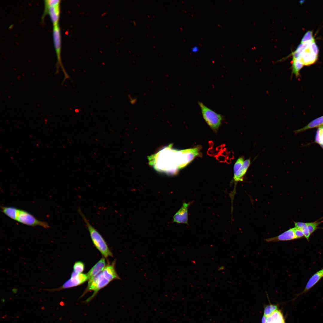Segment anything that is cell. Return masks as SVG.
I'll list each match as a JSON object with an SVG mask.
<instances>
[{"label": "cell", "instance_id": "obj_1", "mask_svg": "<svg viewBox=\"0 0 323 323\" xmlns=\"http://www.w3.org/2000/svg\"><path fill=\"white\" fill-rule=\"evenodd\" d=\"M172 144L148 157L149 164L159 172L169 175L176 174L180 169L181 151L173 148Z\"/></svg>", "mask_w": 323, "mask_h": 323}, {"label": "cell", "instance_id": "obj_2", "mask_svg": "<svg viewBox=\"0 0 323 323\" xmlns=\"http://www.w3.org/2000/svg\"><path fill=\"white\" fill-rule=\"evenodd\" d=\"M78 211L88 229L92 240L97 249L105 257L112 256V253L101 234L90 223L80 208L78 209Z\"/></svg>", "mask_w": 323, "mask_h": 323}, {"label": "cell", "instance_id": "obj_3", "mask_svg": "<svg viewBox=\"0 0 323 323\" xmlns=\"http://www.w3.org/2000/svg\"><path fill=\"white\" fill-rule=\"evenodd\" d=\"M251 164L250 159L244 160L243 156L239 157L235 162L234 166V186L232 191L230 193V197L231 200V208H233V203L234 195L236 193V186L237 183L243 180V178L246 173Z\"/></svg>", "mask_w": 323, "mask_h": 323}, {"label": "cell", "instance_id": "obj_4", "mask_svg": "<svg viewBox=\"0 0 323 323\" xmlns=\"http://www.w3.org/2000/svg\"><path fill=\"white\" fill-rule=\"evenodd\" d=\"M198 103L205 122L212 129L217 130L222 123L223 116L210 109L201 102L199 101Z\"/></svg>", "mask_w": 323, "mask_h": 323}, {"label": "cell", "instance_id": "obj_5", "mask_svg": "<svg viewBox=\"0 0 323 323\" xmlns=\"http://www.w3.org/2000/svg\"><path fill=\"white\" fill-rule=\"evenodd\" d=\"M52 34L54 46L57 59L56 74L58 73L59 68L60 67L64 75V78L63 81L64 83L66 79L69 78L70 77L64 69L61 62V35L59 24L53 26Z\"/></svg>", "mask_w": 323, "mask_h": 323}, {"label": "cell", "instance_id": "obj_6", "mask_svg": "<svg viewBox=\"0 0 323 323\" xmlns=\"http://www.w3.org/2000/svg\"><path fill=\"white\" fill-rule=\"evenodd\" d=\"M88 280L86 274L77 273L73 272L71 273L70 279L67 281L60 287L51 289H46L45 290L51 292L60 291L61 290L67 289L80 285Z\"/></svg>", "mask_w": 323, "mask_h": 323}, {"label": "cell", "instance_id": "obj_7", "mask_svg": "<svg viewBox=\"0 0 323 323\" xmlns=\"http://www.w3.org/2000/svg\"><path fill=\"white\" fill-rule=\"evenodd\" d=\"M311 43L306 48L299 54L293 52L291 53L290 55L292 56V59L299 61L304 65H309L315 63L317 60L318 55L316 54L312 50Z\"/></svg>", "mask_w": 323, "mask_h": 323}, {"label": "cell", "instance_id": "obj_8", "mask_svg": "<svg viewBox=\"0 0 323 323\" xmlns=\"http://www.w3.org/2000/svg\"><path fill=\"white\" fill-rule=\"evenodd\" d=\"M17 221L23 224L33 227L39 226L45 228L50 227L47 222L38 220L32 214L22 210H20Z\"/></svg>", "mask_w": 323, "mask_h": 323}, {"label": "cell", "instance_id": "obj_9", "mask_svg": "<svg viewBox=\"0 0 323 323\" xmlns=\"http://www.w3.org/2000/svg\"><path fill=\"white\" fill-rule=\"evenodd\" d=\"M60 3L52 5L44 4V10L42 18L47 15H49L53 26L59 24L60 17Z\"/></svg>", "mask_w": 323, "mask_h": 323}, {"label": "cell", "instance_id": "obj_10", "mask_svg": "<svg viewBox=\"0 0 323 323\" xmlns=\"http://www.w3.org/2000/svg\"><path fill=\"white\" fill-rule=\"evenodd\" d=\"M192 203L184 202L179 210L173 217V222L179 224H188V209Z\"/></svg>", "mask_w": 323, "mask_h": 323}, {"label": "cell", "instance_id": "obj_11", "mask_svg": "<svg viewBox=\"0 0 323 323\" xmlns=\"http://www.w3.org/2000/svg\"><path fill=\"white\" fill-rule=\"evenodd\" d=\"M296 239L294 228H290L278 235L266 238V242H275L281 241H287Z\"/></svg>", "mask_w": 323, "mask_h": 323}, {"label": "cell", "instance_id": "obj_12", "mask_svg": "<svg viewBox=\"0 0 323 323\" xmlns=\"http://www.w3.org/2000/svg\"><path fill=\"white\" fill-rule=\"evenodd\" d=\"M323 277V268L314 273L309 279L303 290L296 295V297L307 293L314 287Z\"/></svg>", "mask_w": 323, "mask_h": 323}, {"label": "cell", "instance_id": "obj_13", "mask_svg": "<svg viewBox=\"0 0 323 323\" xmlns=\"http://www.w3.org/2000/svg\"><path fill=\"white\" fill-rule=\"evenodd\" d=\"M106 266L105 259L102 258L86 274L88 280H89L98 275L104 269Z\"/></svg>", "mask_w": 323, "mask_h": 323}, {"label": "cell", "instance_id": "obj_14", "mask_svg": "<svg viewBox=\"0 0 323 323\" xmlns=\"http://www.w3.org/2000/svg\"><path fill=\"white\" fill-rule=\"evenodd\" d=\"M115 262L106 266L102 272L103 275L110 281L115 279H120L115 268Z\"/></svg>", "mask_w": 323, "mask_h": 323}, {"label": "cell", "instance_id": "obj_15", "mask_svg": "<svg viewBox=\"0 0 323 323\" xmlns=\"http://www.w3.org/2000/svg\"><path fill=\"white\" fill-rule=\"evenodd\" d=\"M322 126H323V115L312 120L304 127L301 129L295 130L294 132L296 133H297L308 129L317 127H319Z\"/></svg>", "mask_w": 323, "mask_h": 323}, {"label": "cell", "instance_id": "obj_16", "mask_svg": "<svg viewBox=\"0 0 323 323\" xmlns=\"http://www.w3.org/2000/svg\"><path fill=\"white\" fill-rule=\"evenodd\" d=\"M19 209L13 207H1V211L9 218L17 221L20 211Z\"/></svg>", "mask_w": 323, "mask_h": 323}, {"label": "cell", "instance_id": "obj_17", "mask_svg": "<svg viewBox=\"0 0 323 323\" xmlns=\"http://www.w3.org/2000/svg\"><path fill=\"white\" fill-rule=\"evenodd\" d=\"M284 319L281 312L276 310L270 316L266 317V323H284Z\"/></svg>", "mask_w": 323, "mask_h": 323}, {"label": "cell", "instance_id": "obj_18", "mask_svg": "<svg viewBox=\"0 0 323 323\" xmlns=\"http://www.w3.org/2000/svg\"><path fill=\"white\" fill-rule=\"evenodd\" d=\"M303 64L299 61L292 59V75L294 74L296 77L299 76L301 69L304 66Z\"/></svg>", "mask_w": 323, "mask_h": 323}, {"label": "cell", "instance_id": "obj_19", "mask_svg": "<svg viewBox=\"0 0 323 323\" xmlns=\"http://www.w3.org/2000/svg\"><path fill=\"white\" fill-rule=\"evenodd\" d=\"M295 226L300 229L303 231L304 237L308 241L311 235L307 227V223L294 222Z\"/></svg>", "mask_w": 323, "mask_h": 323}, {"label": "cell", "instance_id": "obj_20", "mask_svg": "<svg viewBox=\"0 0 323 323\" xmlns=\"http://www.w3.org/2000/svg\"><path fill=\"white\" fill-rule=\"evenodd\" d=\"M323 222V220L319 221V220L313 222L307 223V228L311 235L319 228L318 226Z\"/></svg>", "mask_w": 323, "mask_h": 323}, {"label": "cell", "instance_id": "obj_21", "mask_svg": "<svg viewBox=\"0 0 323 323\" xmlns=\"http://www.w3.org/2000/svg\"><path fill=\"white\" fill-rule=\"evenodd\" d=\"M278 306L276 305L270 304L266 306L264 308V315L266 317L270 316L274 312L277 310Z\"/></svg>", "mask_w": 323, "mask_h": 323}, {"label": "cell", "instance_id": "obj_22", "mask_svg": "<svg viewBox=\"0 0 323 323\" xmlns=\"http://www.w3.org/2000/svg\"><path fill=\"white\" fill-rule=\"evenodd\" d=\"M84 263L81 261L76 262L73 266L74 272L77 273H81L84 269Z\"/></svg>", "mask_w": 323, "mask_h": 323}, {"label": "cell", "instance_id": "obj_23", "mask_svg": "<svg viewBox=\"0 0 323 323\" xmlns=\"http://www.w3.org/2000/svg\"><path fill=\"white\" fill-rule=\"evenodd\" d=\"M314 39L313 36V32L311 31H308L306 33L303 37L301 43H304L311 41Z\"/></svg>", "mask_w": 323, "mask_h": 323}, {"label": "cell", "instance_id": "obj_24", "mask_svg": "<svg viewBox=\"0 0 323 323\" xmlns=\"http://www.w3.org/2000/svg\"><path fill=\"white\" fill-rule=\"evenodd\" d=\"M293 228L297 239H301L304 237L303 232L300 229L295 227Z\"/></svg>", "mask_w": 323, "mask_h": 323}, {"label": "cell", "instance_id": "obj_25", "mask_svg": "<svg viewBox=\"0 0 323 323\" xmlns=\"http://www.w3.org/2000/svg\"><path fill=\"white\" fill-rule=\"evenodd\" d=\"M199 50V48L198 46H194L191 48V51L192 53H195L198 52Z\"/></svg>", "mask_w": 323, "mask_h": 323}, {"label": "cell", "instance_id": "obj_26", "mask_svg": "<svg viewBox=\"0 0 323 323\" xmlns=\"http://www.w3.org/2000/svg\"><path fill=\"white\" fill-rule=\"evenodd\" d=\"M266 317L264 315L262 319L261 323H266Z\"/></svg>", "mask_w": 323, "mask_h": 323}, {"label": "cell", "instance_id": "obj_27", "mask_svg": "<svg viewBox=\"0 0 323 323\" xmlns=\"http://www.w3.org/2000/svg\"><path fill=\"white\" fill-rule=\"evenodd\" d=\"M225 267L224 266H221L218 269V271H220L221 270H223L224 269Z\"/></svg>", "mask_w": 323, "mask_h": 323}, {"label": "cell", "instance_id": "obj_28", "mask_svg": "<svg viewBox=\"0 0 323 323\" xmlns=\"http://www.w3.org/2000/svg\"></svg>", "mask_w": 323, "mask_h": 323}]
</instances>
